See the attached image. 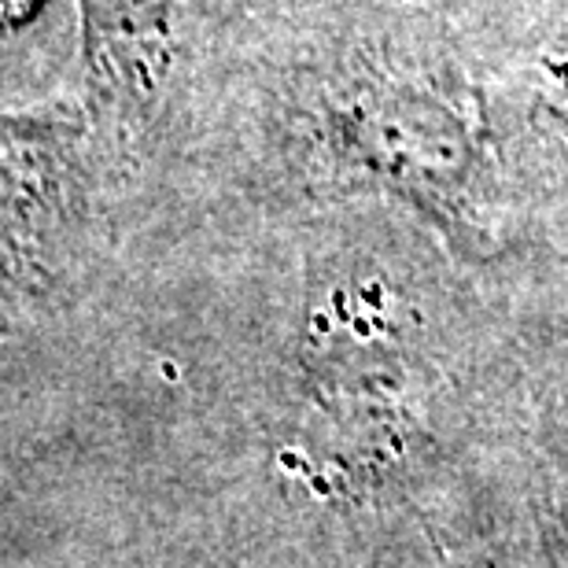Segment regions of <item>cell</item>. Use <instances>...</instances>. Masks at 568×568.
<instances>
[{
	"mask_svg": "<svg viewBox=\"0 0 568 568\" xmlns=\"http://www.w3.org/2000/svg\"><path fill=\"white\" fill-rule=\"evenodd\" d=\"M67 126L0 115V306L41 277V252L63 219Z\"/></svg>",
	"mask_w": 568,
	"mask_h": 568,
	"instance_id": "6da1fadb",
	"label": "cell"
},
{
	"mask_svg": "<svg viewBox=\"0 0 568 568\" xmlns=\"http://www.w3.org/2000/svg\"><path fill=\"white\" fill-rule=\"evenodd\" d=\"M97 44L115 49L122 60L144 63L166 33L170 0H85Z\"/></svg>",
	"mask_w": 568,
	"mask_h": 568,
	"instance_id": "7a4b0ae2",
	"label": "cell"
}]
</instances>
